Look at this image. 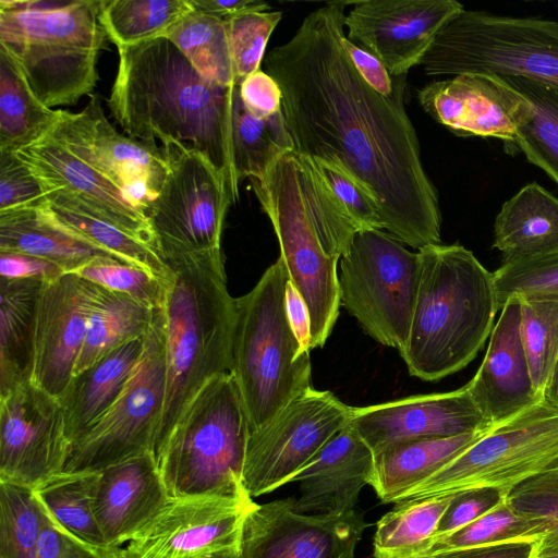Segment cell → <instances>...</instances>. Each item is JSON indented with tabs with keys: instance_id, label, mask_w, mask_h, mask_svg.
I'll list each match as a JSON object with an SVG mask.
<instances>
[{
	"instance_id": "48",
	"label": "cell",
	"mask_w": 558,
	"mask_h": 558,
	"mask_svg": "<svg viewBox=\"0 0 558 558\" xmlns=\"http://www.w3.org/2000/svg\"><path fill=\"white\" fill-rule=\"evenodd\" d=\"M312 161L332 194L361 230H385L379 206L364 185L337 163L319 159H312Z\"/></svg>"
},
{
	"instance_id": "49",
	"label": "cell",
	"mask_w": 558,
	"mask_h": 558,
	"mask_svg": "<svg viewBox=\"0 0 558 558\" xmlns=\"http://www.w3.org/2000/svg\"><path fill=\"white\" fill-rule=\"evenodd\" d=\"M47 203L44 187L15 153H0V213Z\"/></svg>"
},
{
	"instance_id": "2",
	"label": "cell",
	"mask_w": 558,
	"mask_h": 558,
	"mask_svg": "<svg viewBox=\"0 0 558 558\" xmlns=\"http://www.w3.org/2000/svg\"><path fill=\"white\" fill-rule=\"evenodd\" d=\"M119 63L108 108L137 141L186 145L223 174L232 204L240 197L233 160V95L204 78L166 37L118 47ZM158 147V146H157Z\"/></svg>"
},
{
	"instance_id": "22",
	"label": "cell",
	"mask_w": 558,
	"mask_h": 558,
	"mask_svg": "<svg viewBox=\"0 0 558 558\" xmlns=\"http://www.w3.org/2000/svg\"><path fill=\"white\" fill-rule=\"evenodd\" d=\"M349 423L374 454L405 441L450 437L490 427L466 386L449 392L352 407Z\"/></svg>"
},
{
	"instance_id": "9",
	"label": "cell",
	"mask_w": 558,
	"mask_h": 558,
	"mask_svg": "<svg viewBox=\"0 0 558 558\" xmlns=\"http://www.w3.org/2000/svg\"><path fill=\"white\" fill-rule=\"evenodd\" d=\"M421 64L432 76H520L558 92V22L464 9L440 31Z\"/></svg>"
},
{
	"instance_id": "60",
	"label": "cell",
	"mask_w": 558,
	"mask_h": 558,
	"mask_svg": "<svg viewBox=\"0 0 558 558\" xmlns=\"http://www.w3.org/2000/svg\"><path fill=\"white\" fill-rule=\"evenodd\" d=\"M108 558H123L121 549L113 551Z\"/></svg>"
},
{
	"instance_id": "57",
	"label": "cell",
	"mask_w": 558,
	"mask_h": 558,
	"mask_svg": "<svg viewBox=\"0 0 558 558\" xmlns=\"http://www.w3.org/2000/svg\"><path fill=\"white\" fill-rule=\"evenodd\" d=\"M286 305L289 323L301 345L312 350L311 322L306 304L289 281L286 289Z\"/></svg>"
},
{
	"instance_id": "43",
	"label": "cell",
	"mask_w": 558,
	"mask_h": 558,
	"mask_svg": "<svg viewBox=\"0 0 558 558\" xmlns=\"http://www.w3.org/2000/svg\"><path fill=\"white\" fill-rule=\"evenodd\" d=\"M43 520L32 488L0 482V558H36Z\"/></svg>"
},
{
	"instance_id": "56",
	"label": "cell",
	"mask_w": 558,
	"mask_h": 558,
	"mask_svg": "<svg viewBox=\"0 0 558 558\" xmlns=\"http://www.w3.org/2000/svg\"><path fill=\"white\" fill-rule=\"evenodd\" d=\"M193 10L229 21L241 14L268 11L270 5L262 0H190Z\"/></svg>"
},
{
	"instance_id": "13",
	"label": "cell",
	"mask_w": 558,
	"mask_h": 558,
	"mask_svg": "<svg viewBox=\"0 0 558 558\" xmlns=\"http://www.w3.org/2000/svg\"><path fill=\"white\" fill-rule=\"evenodd\" d=\"M14 153L44 190L63 194L82 208L157 248L147 216L128 201L122 190L95 162L82 111L61 110L59 120L44 137Z\"/></svg>"
},
{
	"instance_id": "44",
	"label": "cell",
	"mask_w": 558,
	"mask_h": 558,
	"mask_svg": "<svg viewBox=\"0 0 558 558\" xmlns=\"http://www.w3.org/2000/svg\"><path fill=\"white\" fill-rule=\"evenodd\" d=\"M507 499L523 514L536 519L541 534L533 557L558 555V466L513 488Z\"/></svg>"
},
{
	"instance_id": "3",
	"label": "cell",
	"mask_w": 558,
	"mask_h": 558,
	"mask_svg": "<svg viewBox=\"0 0 558 558\" xmlns=\"http://www.w3.org/2000/svg\"><path fill=\"white\" fill-rule=\"evenodd\" d=\"M248 180L278 239L290 282L306 304L312 349L320 348L339 315L338 262L361 229L310 157L287 151Z\"/></svg>"
},
{
	"instance_id": "1",
	"label": "cell",
	"mask_w": 558,
	"mask_h": 558,
	"mask_svg": "<svg viewBox=\"0 0 558 558\" xmlns=\"http://www.w3.org/2000/svg\"><path fill=\"white\" fill-rule=\"evenodd\" d=\"M349 4L316 9L266 57L294 151L345 169L375 198L384 229L402 243L417 251L441 244L438 192L404 106L407 74L396 76L389 97L361 77L341 43Z\"/></svg>"
},
{
	"instance_id": "29",
	"label": "cell",
	"mask_w": 558,
	"mask_h": 558,
	"mask_svg": "<svg viewBox=\"0 0 558 558\" xmlns=\"http://www.w3.org/2000/svg\"><path fill=\"white\" fill-rule=\"evenodd\" d=\"M0 252L39 257L65 274L75 272L96 257H112L63 227L47 203L0 213Z\"/></svg>"
},
{
	"instance_id": "20",
	"label": "cell",
	"mask_w": 558,
	"mask_h": 558,
	"mask_svg": "<svg viewBox=\"0 0 558 558\" xmlns=\"http://www.w3.org/2000/svg\"><path fill=\"white\" fill-rule=\"evenodd\" d=\"M417 99L426 113L452 133L497 138L512 153L518 129L531 113L523 95L489 73L430 82L417 92Z\"/></svg>"
},
{
	"instance_id": "6",
	"label": "cell",
	"mask_w": 558,
	"mask_h": 558,
	"mask_svg": "<svg viewBox=\"0 0 558 558\" xmlns=\"http://www.w3.org/2000/svg\"><path fill=\"white\" fill-rule=\"evenodd\" d=\"M100 0H0V49L48 108L73 106L98 81L107 34Z\"/></svg>"
},
{
	"instance_id": "26",
	"label": "cell",
	"mask_w": 558,
	"mask_h": 558,
	"mask_svg": "<svg viewBox=\"0 0 558 558\" xmlns=\"http://www.w3.org/2000/svg\"><path fill=\"white\" fill-rule=\"evenodd\" d=\"M97 166L122 190L128 201L146 215L169 171L165 151L118 132L105 117L97 95L82 110Z\"/></svg>"
},
{
	"instance_id": "38",
	"label": "cell",
	"mask_w": 558,
	"mask_h": 558,
	"mask_svg": "<svg viewBox=\"0 0 558 558\" xmlns=\"http://www.w3.org/2000/svg\"><path fill=\"white\" fill-rule=\"evenodd\" d=\"M501 77L531 105L527 120L518 129L514 153H523L558 184V92L525 77Z\"/></svg>"
},
{
	"instance_id": "32",
	"label": "cell",
	"mask_w": 558,
	"mask_h": 558,
	"mask_svg": "<svg viewBox=\"0 0 558 558\" xmlns=\"http://www.w3.org/2000/svg\"><path fill=\"white\" fill-rule=\"evenodd\" d=\"M45 194L51 215L68 230L112 257L168 281L170 269L156 247L82 208L57 191L45 190Z\"/></svg>"
},
{
	"instance_id": "23",
	"label": "cell",
	"mask_w": 558,
	"mask_h": 558,
	"mask_svg": "<svg viewBox=\"0 0 558 558\" xmlns=\"http://www.w3.org/2000/svg\"><path fill=\"white\" fill-rule=\"evenodd\" d=\"M489 336L485 356L465 385L488 425L520 413L542 397L535 392L521 339V301L509 298Z\"/></svg>"
},
{
	"instance_id": "42",
	"label": "cell",
	"mask_w": 558,
	"mask_h": 558,
	"mask_svg": "<svg viewBox=\"0 0 558 558\" xmlns=\"http://www.w3.org/2000/svg\"><path fill=\"white\" fill-rule=\"evenodd\" d=\"M519 298L521 339L532 383L537 396L544 397L558 361V299Z\"/></svg>"
},
{
	"instance_id": "40",
	"label": "cell",
	"mask_w": 558,
	"mask_h": 558,
	"mask_svg": "<svg viewBox=\"0 0 558 558\" xmlns=\"http://www.w3.org/2000/svg\"><path fill=\"white\" fill-rule=\"evenodd\" d=\"M192 11L190 0H100L98 19L118 48L162 37Z\"/></svg>"
},
{
	"instance_id": "33",
	"label": "cell",
	"mask_w": 558,
	"mask_h": 558,
	"mask_svg": "<svg viewBox=\"0 0 558 558\" xmlns=\"http://www.w3.org/2000/svg\"><path fill=\"white\" fill-rule=\"evenodd\" d=\"M154 310L128 294L98 286L74 375L124 343L144 338Z\"/></svg>"
},
{
	"instance_id": "61",
	"label": "cell",
	"mask_w": 558,
	"mask_h": 558,
	"mask_svg": "<svg viewBox=\"0 0 558 558\" xmlns=\"http://www.w3.org/2000/svg\"><path fill=\"white\" fill-rule=\"evenodd\" d=\"M532 558H558V555H555V556H546V557H532Z\"/></svg>"
},
{
	"instance_id": "39",
	"label": "cell",
	"mask_w": 558,
	"mask_h": 558,
	"mask_svg": "<svg viewBox=\"0 0 558 558\" xmlns=\"http://www.w3.org/2000/svg\"><path fill=\"white\" fill-rule=\"evenodd\" d=\"M162 37L172 41L204 78L226 87L236 86L227 21L193 10Z\"/></svg>"
},
{
	"instance_id": "28",
	"label": "cell",
	"mask_w": 558,
	"mask_h": 558,
	"mask_svg": "<svg viewBox=\"0 0 558 558\" xmlns=\"http://www.w3.org/2000/svg\"><path fill=\"white\" fill-rule=\"evenodd\" d=\"M502 264L558 251V198L536 182L506 201L494 223Z\"/></svg>"
},
{
	"instance_id": "36",
	"label": "cell",
	"mask_w": 558,
	"mask_h": 558,
	"mask_svg": "<svg viewBox=\"0 0 558 558\" xmlns=\"http://www.w3.org/2000/svg\"><path fill=\"white\" fill-rule=\"evenodd\" d=\"M453 496L397 502L376 523L374 558H416L435 536Z\"/></svg>"
},
{
	"instance_id": "19",
	"label": "cell",
	"mask_w": 558,
	"mask_h": 558,
	"mask_svg": "<svg viewBox=\"0 0 558 558\" xmlns=\"http://www.w3.org/2000/svg\"><path fill=\"white\" fill-rule=\"evenodd\" d=\"M344 19L348 39L378 58L390 75L422 63L440 31L463 10L454 0H362Z\"/></svg>"
},
{
	"instance_id": "4",
	"label": "cell",
	"mask_w": 558,
	"mask_h": 558,
	"mask_svg": "<svg viewBox=\"0 0 558 558\" xmlns=\"http://www.w3.org/2000/svg\"><path fill=\"white\" fill-rule=\"evenodd\" d=\"M162 259L170 269L162 306L167 378L154 453L199 389L231 372L235 322L221 250Z\"/></svg>"
},
{
	"instance_id": "7",
	"label": "cell",
	"mask_w": 558,
	"mask_h": 558,
	"mask_svg": "<svg viewBox=\"0 0 558 558\" xmlns=\"http://www.w3.org/2000/svg\"><path fill=\"white\" fill-rule=\"evenodd\" d=\"M289 281L279 257L248 293L235 299L231 373L251 432L266 425L312 388L311 351L299 342L287 314Z\"/></svg>"
},
{
	"instance_id": "50",
	"label": "cell",
	"mask_w": 558,
	"mask_h": 558,
	"mask_svg": "<svg viewBox=\"0 0 558 558\" xmlns=\"http://www.w3.org/2000/svg\"><path fill=\"white\" fill-rule=\"evenodd\" d=\"M506 496L497 489L488 488L453 495L432 541L448 535L476 520L496 507Z\"/></svg>"
},
{
	"instance_id": "25",
	"label": "cell",
	"mask_w": 558,
	"mask_h": 558,
	"mask_svg": "<svg viewBox=\"0 0 558 558\" xmlns=\"http://www.w3.org/2000/svg\"><path fill=\"white\" fill-rule=\"evenodd\" d=\"M375 454L350 423L339 430L292 478L300 484L294 507L301 513H345L355 510L369 485Z\"/></svg>"
},
{
	"instance_id": "34",
	"label": "cell",
	"mask_w": 558,
	"mask_h": 558,
	"mask_svg": "<svg viewBox=\"0 0 558 558\" xmlns=\"http://www.w3.org/2000/svg\"><path fill=\"white\" fill-rule=\"evenodd\" d=\"M60 112L36 97L16 63L0 49V153H14L39 141Z\"/></svg>"
},
{
	"instance_id": "52",
	"label": "cell",
	"mask_w": 558,
	"mask_h": 558,
	"mask_svg": "<svg viewBox=\"0 0 558 558\" xmlns=\"http://www.w3.org/2000/svg\"><path fill=\"white\" fill-rule=\"evenodd\" d=\"M239 94L248 111L257 117H269L281 111V88L270 74L260 69L240 84Z\"/></svg>"
},
{
	"instance_id": "24",
	"label": "cell",
	"mask_w": 558,
	"mask_h": 558,
	"mask_svg": "<svg viewBox=\"0 0 558 558\" xmlns=\"http://www.w3.org/2000/svg\"><path fill=\"white\" fill-rule=\"evenodd\" d=\"M170 499L153 452L97 472L93 506L108 548L121 549Z\"/></svg>"
},
{
	"instance_id": "11",
	"label": "cell",
	"mask_w": 558,
	"mask_h": 558,
	"mask_svg": "<svg viewBox=\"0 0 558 558\" xmlns=\"http://www.w3.org/2000/svg\"><path fill=\"white\" fill-rule=\"evenodd\" d=\"M340 305L383 345L403 350L414 310L420 255L380 229L355 233L340 257Z\"/></svg>"
},
{
	"instance_id": "46",
	"label": "cell",
	"mask_w": 558,
	"mask_h": 558,
	"mask_svg": "<svg viewBox=\"0 0 558 558\" xmlns=\"http://www.w3.org/2000/svg\"><path fill=\"white\" fill-rule=\"evenodd\" d=\"M102 288L124 293L151 308L163 306L167 282L110 256H99L75 272Z\"/></svg>"
},
{
	"instance_id": "58",
	"label": "cell",
	"mask_w": 558,
	"mask_h": 558,
	"mask_svg": "<svg viewBox=\"0 0 558 558\" xmlns=\"http://www.w3.org/2000/svg\"><path fill=\"white\" fill-rule=\"evenodd\" d=\"M544 397L558 405V361L549 379Z\"/></svg>"
},
{
	"instance_id": "37",
	"label": "cell",
	"mask_w": 558,
	"mask_h": 558,
	"mask_svg": "<svg viewBox=\"0 0 558 558\" xmlns=\"http://www.w3.org/2000/svg\"><path fill=\"white\" fill-rule=\"evenodd\" d=\"M233 160L236 177L259 178L282 154L294 150L282 112L257 117L244 106L239 86L233 95Z\"/></svg>"
},
{
	"instance_id": "41",
	"label": "cell",
	"mask_w": 558,
	"mask_h": 558,
	"mask_svg": "<svg viewBox=\"0 0 558 558\" xmlns=\"http://www.w3.org/2000/svg\"><path fill=\"white\" fill-rule=\"evenodd\" d=\"M539 534L538 521L513 508L506 496L496 507L471 523L448 535L433 539L416 558L505 542L535 543Z\"/></svg>"
},
{
	"instance_id": "12",
	"label": "cell",
	"mask_w": 558,
	"mask_h": 558,
	"mask_svg": "<svg viewBox=\"0 0 558 558\" xmlns=\"http://www.w3.org/2000/svg\"><path fill=\"white\" fill-rule=\"evenodd\" d=\"M166 378L165 318L162 307H158L126 386L110 409L71 445L63 472H100L143 453H154Z\"/></svg>"
},
{
	"instance_id": "54",
	"label": "cell",
	"mask_w": 558,
	"mask_h": 558,
	"mask_svg": "<svg viewBox=\"0 0 558 558\" xmlns=\"http://www.w3.org/2000/svg\"><path fill=\"white\" fill-rule=\"evenodd\" d=\"M342 47L361 77L377 93L385 97L393 94L396 76L390 75L384 63L371 52L356 46L345 35Z\"/></svg>"
},
{
	"instance_id": "30",
	"label": "cell",
	"mask_w": 558,
	"mask_h": 558,
	"mask_svg": "<svg viewBox=\"0 0 558 558\" xmlns=\"http://www.w3.org/2000/svg\"><path fill=\"white\" fill-rule=\"evenodd\" d=\"M490 427L457 436L422 438L391 446L375 454L369 485L381 502L397 504L405 493L463 452Z\"/></svg>"
},
{
	"instance_id": "21",
	"label": "cell",
	"mask_w": 558,
	"mask_h": 558,
	"mask_svg": "<svg viewBox=\"0 0 558 558\" xmlns=\"http://www.w3.org/2000/svg\"><path fill=\"white\" fill-rule=\"evenodd\" d=\"M97 290L98 284L73 272L40 289L32 381L56 398L74 375Z\"/></svg>"
},
{
	"instance_id": "16",
	"label": "cell",
	"mask_w": 558,
	"mask_h": 558,
	"mask_svg": "<svg viewBox=\"0 0 558 558\" xmlns=\"http://www.w3.org/2000/svg\"><path fill=\"white\" fill-rule=\"evenodd\" d=\"M69 451L58 398L33 381L0 396V482L34 489L63 472Z\"/></svg>"
},
{
	"instance_id": "18",
	"label": "cell",
	"mask_w": 558,
	"mask_h": 558,
	"mask_svg": "<svg viewBox=\"0 0 558 558\" xmlns=\"http://www.w3.org/2000/svg\"><path fill=\"white\" fill-rule=\"evenodd\" d=\"M256 502L252 497L171 498L134 538L123 558H196L236 551L242 525Z\"/></svg>"
},
{
	"instance_id": "15",
	"label": "cell",
	"mask_w": 558,
	"mask_h": 558,
	"mask_svg": "<svg viewBox=\"0 0 558 558\" xmlns=\"http://www.w3.org/2000/svg\"><path fill=\"white\" fill-rule=\"evenodd\" d=\"M352 407L330 391L313 387L277 416L250 432L243 464V485L258 497L291 483L294 475L345 427Z\"/></svg>"
},
{
	"instance_id": "51",
	"label": "cell",
	"mask_w": 558,
	"mask_h": 558,
	"mask_svg": "<svg viewBox=\"0 0 558 558\" xmlns=\"http://www.w3.org/2000/svg\"><path fill=\"white\" fill-rule=\"evenodd\" d=\"M113 551H100L81 543L52 522L44 511L36 558H108Z\"/></svg>"
},
{
	"instance_id": "31",
	"label": "cell",
	"mask_w": 558,
	"mask_h": 558,
	"mask_svg": "<svg viewBox=\"0 0 558 558\" xmlns=\"http://www.w3.org/2000/svg\"><path fill=\"white\" fill-rule=\"evenodd\" d=\"M41 287L37 280L0 279V396L32 381Z\"/></svg>"
},
{
	"instance_id": "45",
	"label": "cell",
	"mask_w": 558,
	"mask_h": 558,
	"mask_svg": "<svg viewBox=\"0 0 558 558\" xmlns=\"http://www.w3.org/2000/svg\"><path fill=\"white\" fill-rule=\"evenodd\" d=\"M493 275L499 310L513 295L558 299V251L501 264Z\"/></svg>"
},
{
	"instance_id": "27",
	"label": "cell",
	"mask_w": 558,
	"mask_h": 558,
	"mask_svg": "<svg viewBox=\"0 0 558 558\" xmlns=\"http://www.w3.org/2000/svg\"><path fill=\"white\" fill-rule=\"evenodd\" d=\"M144 349V338L131 340L75 374L58 398L64 411L71 445L114 403L132 376Z\"/></svg>"
},
{
	"instance_id": "47",
	"label": "cell",
	"mask_w": 558,
	"mask_h": 558,
	"mask_svg": "<svg viewBox=\"0 0 558 558\" xmlns=\"http://www.w3.org/2000/svg\"><path fill=\"white\" fill-rule=\"evenodd\" d=\"M281 17L280 11H258L227 21L236 86L259 70L267 41Z\"/></svg>"
},
{
	"instance_id": "14",
	"label": "cell",
	"mask_w": 558,
	"mask_h": 558,
	"mask_svg": "<svg viewBox=\"0 0 558 558\" xmlns=\"http://www.w3.org/2000/svg\"><path fill=\"white\" fill-rule=\"evenodd\" d=\"M162 150L168 175L146 211L161 257L221 250L232 204L223 174L205 155L186 145L172 144Z\"/></svg>"
},
{
	"instance_id": "35",
	"label": "cell",
	"mask_w": 558,
	"mask_h": 558,
	"mask_svg": "<svg viewBox=\"0 0 558 558\" xmlns=\"http://www.w3.org/2000/svg\"><path fill=\"white\" fill-rule=\"evenodd\" d=\"M97 472H61L33 489L39 505L59 527L81 543L109 549L99 529L93 506Z\"/></svg>"
},
{
	"instance_id": "17",
	"label": "cell",
	"mask_w": 558,
	"mask_h": 558,
	"mask_svg": "<svg viewBox=\"0 0 558 558\" xmlns=\"http://www.w3.org/2000/svg\"><path fill=\"white\" fill-rule=\"evenodd\" d=\"M365 527L356 510L301 513L294 498L256 504L244 519L236 558H354Z\"/></svg>"
},
{
	"instance_id": "53",
	"label": "cell",
	"mask_w": 558,
	"mask_h": 558,
	"mask_svg": "<svg viewBox=\"0 0 558 558\" xmlns=\"http://www.w3.org/2000/svg\"><path fill=\"white\" fill-rule=\"evenodd\" d=\"M65 272L56 264L22 253L0 252V277L51 282Z\"/></svg>"
},
{
	"instance_id": "55",
	"label": "cell",
	"mask_w": 558,
	"mask_h": 558,
	"mask_svg": "<svg viewBox=\"0 0 558 558\" xmlns=\"http://www.w3.org/2000/svg\"><path fill=\"white\" fill-rule=\"evenodd\" d=\"M533 544L531 542H505L441 551L422 558H532Z\"/></svg>"
},
{
	"instance_id": "59",
	"label": "cell",
	"mask_w": 558,
	"mask_h": 558,
	"mask_svg": "<svg viewBox=\"0 0 558 558\" xmlns=\"http://www.w3.org/2000/svg\"><path fill=\"white\" fill-rule=\"evenodd\" d=\"M196 558H236V551H223L204 557Z\"/></svg>"
},
{
	"instance_id": "8",
	"label": "cell",
	"mask_w": 558,
	"mask_h": 558,
	"mask_svg": "<svg viewBox=\"0 0 558 558\" xmlns=\"http://www.w3.org/2000/svg\"><path fill=\"white\" fill-rule=\"evenodd\" d=\"M250 432L233 374L213 377L154 453L169 496L251 497L242 478Z\"/></svg>"
},
{
	"instance_id": "10",
	"label": "cell",
	"mask_w": 558,
	"mask_h": 558,
	"mask_svg": "<svg viewBox=\"0 0 558 558\" xmlns=\"http://www.w3.org/2000/svg\"><path fill=\"white\" fill-rule=\"evenodd\" d=\"M558 466V405L542 397L493 425L478 440L405 493L398 502L476 489L508 495Z\"/></svg>"
},
{
	"instance_id": "5",
	"label": "cell",
	"mask_w": 558,
	"mask_h": 558,
	"mask_svg": "<svg viewBox=\"0 0 558 558\" xmlns=\"http://www.w3.org/2000/svg\"><path fill=\"white\" fill-rule=\"evenodd\" d=\"M417 252V293L400 355L410 375L437 381L475 359L499 307L493 272L470 250L434 244Z\"/></svg>"
}]
</instances>
